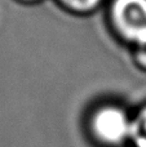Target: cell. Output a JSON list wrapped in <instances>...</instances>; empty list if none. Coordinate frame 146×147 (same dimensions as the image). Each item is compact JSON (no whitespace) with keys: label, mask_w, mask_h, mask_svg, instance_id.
<instances>
[{"label":"cell","mask_w":146,"mask_h":147,"mask_svg":"<svg viewBox=\"0 0 146 147\" xmlns=\"http://www.w3.org/2000/svg\"><path fill=\"white\" fill-rule=\"evenodd\" d=\"M114 20L124 36L139 45L146 43V0H116Z\"/></svg>","instance_id":"cell-1"},{"label":"cell","mask_w":146,"mask_h":147,"mask_svg":"<svg viewBox=\"0 0 146 147\" xmlns=\"http://www.w3.org/2000/svg\"><path fill=\"white\" fill-rule=\"evenodd\" d=\"M96 137L106 145H119L131 137L132 123L126 112L116 107H105L96 112L92 121Z\"/></svg>","instance_id":"cell-2"},{"label":"cell","mask_w":146,"mask_h":147,"mask_svg":"<svg viewBox=\"0 0 146 147\" xmlns=\"http://www.w3.org/2000/svg\"><path fill=\"white\" fill-rule=\"evenodd\" d=\"M131 137L137 147H146V109L142 110L132 123Z\"/></svg>","instance_id":"cell-3"},{"label":"cell","mask_w":146,"mask_h":147,"mask_svg":"<svg viewBox=\"0 0 146 147\" xmlns=\"http://www.w3.org/2000/svg\"><path fill=\"white\" fill-rule=\"evenodd\" d=\"M62 1L75 9H89L97 4L98 0H62Z\"/></svg>","instance_id":"cell-4"},{"label":"cell","mask_w":146,"mask_h":147,"mask_svg":"<svg viewBox=\"0 0 146 147\" xmlns=\"http://www.w3.org/2000/svg\"><path fill=\"white\" fill-rule=\"evenodd\" d=\"M139 59L142 65L146 66V43L139 45Z\"/></svg>","instance_id":"cell-5"}]
</instances>
